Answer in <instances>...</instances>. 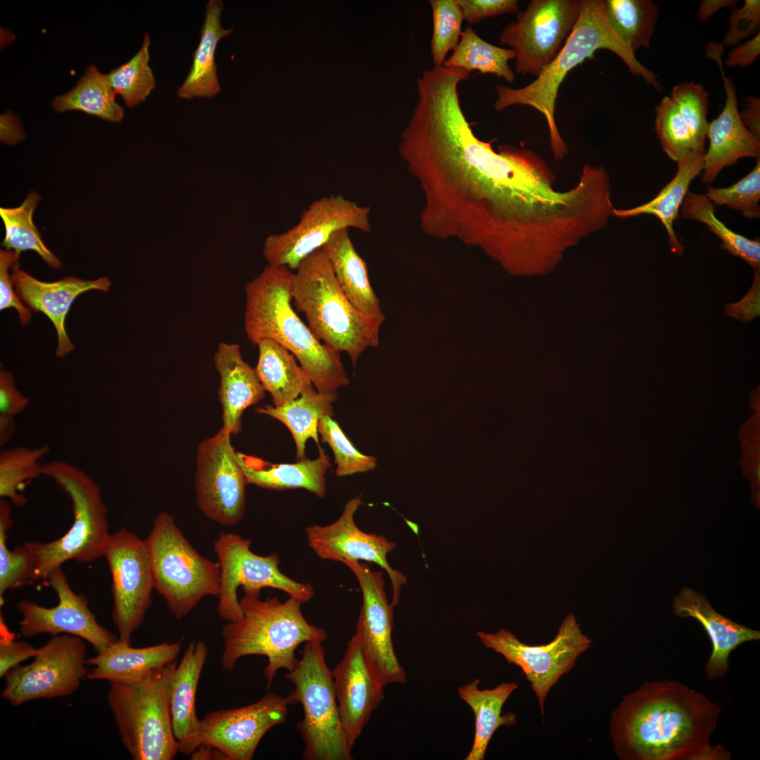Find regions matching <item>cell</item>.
<instances>
[{
  "label": "cell",
  "mask_w": 760,
  "mask_h": 760,
  "mask_svg": "<svg viewBox=\"0 0 760 760\" xmlns=\"http://www.w3.org/2000/svg\"><path fill=\"white\" fill-rule=\"evenodd\" d=\"M458 85L442 79L418 91L399 151L422 190V230L483 249L533 224L547 201L550 175L531 151L505 145L497 153L479 140Z\"/></svg>",
  "instance_id": "1"
},
{
  "label": "cell",
  "mask_w": 760,
  "mask_h": 760,
  "mask_svg": "<svg viewBox=\"0 0 760 760\" xmlns=\"http://www.w3.org/2000/svg\"><path fill=\"white\" fill-rule=\"evenodd\" d=\"M721 707L671 680L648 681L612 711L609 735L621 760H730L712 745Z\"/></svg>",
  "instance_id": "2"
},
{
  "label": "cell",
  "mask_w": 760,
  "mask_h": 760,
  "mask_svg": "<svg viewBox=\"0 0 760 760\" xmlns=\"http://www.w3.org/2000/svg\"><path fill=\"white\" fill-rule=\"evenodd\" d=\"M293 271L287 267L266 266L245 286L243 326L255 346L272 340L298 360L320 393H337L349 384L340 354L320 341L291 305Z\"/></svg>",
  "instance_id": "3"
},
{
  "label": "cell",
  "mask_w": 760,
  "mask_h": 760,
  "mask_svg": "<svg viewBox=\"0 0 760 760\" xmlns=\"http://www.w3.org/2000/svg\"><path fill=\"white\" fill-rule=\"evenodd\" d=\"M599 49H607L616 54L627 65L631 74L642 77L656 90L661 86L654 72L642 65L629 48L619 38L607 16L604 0H581L578 18L562 48L551 63L528 85L511 88L505 85L495 87L497 111L514 105L532 107L542 113L547 122L550 146L556 159L567 153L555 119V101L558 90L566 75L587 58H592Z\"/></svg>",
  "instance_id": "4"
},
{
  "label": "cell",
  "mask_w": 760,
  "mask_h": 760,
  "mask_svg": "<svg viewBox=\"0 0 760 760\" xmlns=\"http://www.w3.org/2000/svg\"><path fill=\"white\" fill-rule=\"evenodd\" d=\"M291 296L314 335L333 350L346 353L353 365L366 349L378 346L385 315L368 316L349 301L322 248L293 271Z\"/></svg>",
  "instance_id": "5"
},
{
  "label": "cell",
  "mask_w": 760,
  "mask_h": 760,
  "mask_svg": "<svg viewBox=\"0 0 760 760\" xmlns=\"http://www.w3.org/2000/svg\"><path fill=\"white\" fill-rule=\"evenodd\" d=\"M239 602L241 618L228 622L222 630L220 662L224 670L232 671L243 657L265 656L268 664L264 675L270 688L279 669L289 671L296 666L295 651L301 643L322 642L327 638L325 630L307 621L302 603L295 598L281 602L276 597L261 600L260 595L244 594Z\"/></svg>",
  "instance_id": "6"
},
{
  "label": "cell",
  "mask_w": 760,
  "mask_h": 760,
  "mask_svg": "<svg viewBox=\"0 0 760 760\" xmlns=\"http://www.w3.org/2000/svg\"><path fill=\"white\" fill-rule=\"evenodd\" d=\"M177 662L132 682H110L109 708L122 742L134 760H171L179 747L170 709V685Z\"/></svg>",
  "instance_id": "7"
},
{
  "label": "cell",
  "mask_w": 760,
  "mask_h": 760,
  "mask_svg": "<svg viewBox=\"0 0 760 760\" xmlns=\"http://www.w3.org/2000/svg\"><path fill=\"white\" fill-rule=\"evenodd\" d=\"M42 476L53 480L72 502L74 520L59 538L34 542L36 564L32 581L46 579L69 560L80 563L103 557L110 534L108 508L96 483L83 470L63 461L44 464Z\"/></svg>",
  "instance_id": "8"
},
{
  "label": "cell",
  "mask_w": 760,
  "mask_h": 760,
  "mask_svg": "<svg viewBox=\"0 0 760 760\" xmlns=\"http://www.w3.org/2000/svg\"><path fill=\"white\" fill-rule=\"evenodd\" d=\"M145 540L151 561L154 589L176 619L187 616L204 597H218L219 563L200 555L168 512L156 516Z\"/></svg>",
  "instance_id": "9"
},
{
  "label": "cell",
  "mask_w": 760,
  "mask_h": 760,
  "mask_svg": "<svg viewBox=\"0 0 760 760\" xmlns=\"http://www.w3.org/2000/svg\"><path fill=\"white\" fill-rule=\"evenodd\" d=\"M285 677L294 685L285 697L288 704L299 703L303 709V718L297 723L305 745L303 759H352L322 642H305L300 659Z\"/></svg>",
  "instance_id": "10"
},
{
  "label": "cell",
  "mask_w": 760,
  "mask_h": 760,
  "mask_svg": "<svg viewBox=\"0 0 760 760\" xmlns=\"http://www.w3.org/2000/svg\"><path fill=\"white\" fill-rule=\"evenodd\" d=\"M251 540L233 533H221L213 543L220 566V591L217 612L224 620L232 622L241 618L237 596L241 585L244 594L260 595V590L272 588L284 591L301 603L315 594L311 585L293 581L279 569L276 554L260 556L250 549Z\"/></svg>",
  "instance_id": "11"
},
{
  "label": "cell",
  "mask_w": 760,
  "mask_h": 760,
  "mask_svg": "<svg viewBox=\"0 0 760 760\" xmlns=\"http://www.w3.org/2000/svg\"><path fill=\"white\" fill-rule=\"evenodd\" d=\"M476 634L484 646L502 655L508 663L521 669L531 683L543 715L545 699L550 690L573 669L578 656L592 643L582 633L573 614L567 615L555 638L545 645L524 643L505 628L495 633L478 631Z\"/></svg>",
  "instance_id": "12"
},
{
  "label": "cell",
  "mask_w": 760,
  "mask_h": 760,
  "mask_svg": "<svg viewBox=\"0 0 760 760\" xmlns=\"http://www.w3.org/2000/svg\"><path fill=\"white\" fill-rule=\"evenodd\" d=\"M84 640L61 634L38 648L33 661L17 666L4 677L1 697L11 706L38 699L63 697L73 694L87 674Z\"/></svg>",
  "instance_id": "13"
},
{
  "label": "cell",
  "mask_w": 760,
  "mask_h": 760,
  "mask_svg": "<svg viewBox=\"0 0 760 760\" xmlns=\"http://www.w3.org/2000/svg\"><path fill=\"white\" fill-rule=\"evenodd\" d=\"M581 0H532L501 31L514 52L516 72L538 77L555 58L580 14Z\"/></svg>",
  "instance_id": "14"
},
{
  "label": "cell",
  "mask_w": 760,
  "mask_h": 760,
  "mask_svg": "<svg viewBox=\"0 0 760 760\" xmlns=\"http://www.w3.org/2000/svg\"><path fill=\"white\" fill-rule=\"evenodd\" d=\"M370 208L342 195H330L313 201L299 222L287 231L266 238L262 255L269 265L294 271L309 255L322 248L331 235L343 229L371 231Z\"/></svg>",
  "instance_id": "15"
},
{
  "label": "cell",
  "mask_w": 760,
  "mask_h": 760,
  "mask_svg": "<svg viewBox=\"0 0 760 760\" xmlns=\"http://www.w3.org/2000/svg\"><path fill=\"white\" fill-rule=\"evenodd\" d=\"M103 557L112 578V619L118 640L131 643L151 605L154 578L146 540L125 528L110 534Z\"/></svg>",
  "instance_id": "16"
},
{
  "label": "cell",
  "mask_w": 760,
  "mask_h": 760,
  "mask_svg": "<svg viewBox=\"0 0 760 760\" xmlns=\"http://www.w3.org/2000/svg\"><path fill=\"white\" fill-rule=\"evenodd\" d=\"M355 574L362 595L355 638L376 682L405 684V671L398 660L392 642L393 607L387 600L383 569L373 571L357 561L344 563Z\"/></svg>",
  "instance_id": "17"
},
{
  "label": "cell",
  "mask_w": 760,
  "mask_h": 760,
  "mask_svg": "<svg viewBox=\"0 0 760 760\" xmlns=\"http://www.w3.org/2000/svg\"><path fill=\"white\" fill-rule=\"evenodd\" d=\"M221 429L198 446L195 488L203 514L223 526H234L243 519L248 482L230 440Z\"/></svg>",
  "instance_id": "18"
},
{
  "label": "cell",
  "mask_w": 760,
  "mask_h": 760,
  "mask_svg": "<svg viewBox=\"0 0 760 760\" xmlns=\"http://www.w3.org/2000/svg\"><path fill=\"white\" fill-rule=\"evenodd\" d=\"M46 579L56 592L58 602L53 607H45L27 600L18 602L16 608L22 616L19 621L22 635H72L88 642L97 653L117 641L114 634L99 623L89 607L87 598L72 589L61 567L53 571Z\"/></svg>",
  "instance_id": "19"
},
{
  "label": "cell",
  "mask_w": 760,
  "mask_h": 760,
  "mask_svg": "<svg viewBox=\"0 0 760 760\" xmlns=\"http://www.w3.org/2000/svg\"><path fill=\"white\" fill-rule=\"evenodd\" d=\"M288 704L285 697L268 693L247 706L210 711L201 720L199 744L217 749L228 760H251L265 734L285 722Z\"/></svg>",
  "instance_id": "20"
},
{
  "label": "cell",
  "mask_w": 760,
  "mask_h": 760,
  "mask_svg": "<svg viewBox=\"0 0 760 760\" xmlns=\"http://www.w3.org/2000/svg\"><path fill=\"white\" fill-rule=\"evenodd\" d=\"M361 505V496L352 498L334 522L306 527L308 543L322 559L343 564L364 560L378 564L390 578L393 589L391 604L394 607L399 603L402 586L407 583L406 576L393 569L387 561V555L395 548L396 544L383 536L365 533L356 526L354 516Z\"/></svg>",
  "instance_id": "21"
},
{
  "label": "cell",
  "mask_w": 760,
  "mask_h": 760,
  "mask_svg": "<svg viewBox=\"0 0 760 760\" xmlns=\"http://www.w3.org/2000/svg\"><path fill=\"white\" fill-rule=\"evenodd\" d=\"M332 676L341 725L351 750L372 711L384 699V687L371 673L353 636Z\"/></svg>",
  "instance_id": "22"
},
{
  "label": "cell",
  "mask_w": 760,
  "mask_h": 760,
  "mask_svg": "<svg viewBox=\"0 0 760 760\" xmlns=\"http://www.w3.org/2000/svg\"><path fill=\"white\" fill-rule=\"evenodd\" d=\"M11 279L15 291L27 307L44 313L53 324L58 338L56 355L63 357L73 348L65 329V319L73 301L91 290L107 292L110 286L108 277L84 280L68 277L51 282L42 281L22 270L18 262L12 267Z\"/></svg>",
  "instance_id": "23"
},
{
  "label": "cell",
  "mask_w": 760,
  "mask_h": 760,
  "mask_svg": "<svg viewBox=\"0 0 760 760\" xmlns=\"http://www.w3.org/2000/svg\"><path fill=\"white\" fill-rule=\"evenodd\" d=\"M722 53L721 50H715L709 56L719 65L726 98L720 115L707 126L709 146L704 156L702 177V182L707 184L712 183L724 167L735 164L740 158L760 157V140L746 128L740 119L735 87L723 70Z\"/></svg>",
  "instance_id": "24"
},
{
  "label": "cell",
  "mask_w": 760,
  "mask_h": 760,
  "mask_svg": "<svg viewBox=\"0 0 760 760\" xmlns=\"http://www.w3.org/2000/svg\"><path fill=\"white\" fill-rule=\"evenodd\" d=\"M678 617L697 620L707 634L712 646L704 671L709 679L724 678L729 671L731 652L744 642L760 639V632L737 623L719 614L698 592L683 587L672 602Z\"/></svg>",
  "instance_id": "25"
},
{
  "label": "cell",
  "mask_w": 760,
  "mask_h": 760,
  "mask_svg": "<svg viewBox=\"0 0 760 760\" xmlns=\"http://www.w3.org/2000/svg\"><path fill=\"white\" fill-rule=\"evenodd\" d=\"M203 641H192L172 674L170 685V709L179 752L191 754L200 745L201 720L196 715V691L208 657Z\"/></svg>",
  "instance_id": "26"
},
{
  "label": "cell",
  "mask_w": 760,
  "mask_h": 760,
  "mask_svg": "<svg viewBox=\"0 0 760 760\" xmlns=\"http://www.w3.org/2000/svg\"><path fill=\"white\" fill-rule=\"evenodd\" d=\"M215 367L220 375L218 395L222 410V429L232 434L241 429V416L251 405L265 397V389L255 368L243 358L241 347L222 342L214 354Z\"/></svg>",
  "instance_id": "27"
},
{
  "label": "cell",
  "mask_w": 760,
  "mask_h": 760,
  "mask_svg": "<svg viewBox=\"0 0 760 760\" xmlns=\"http://www.w3.org/2000/svg\"><path fill=\"white\" fill-rule=\"evenodd\" d=\"M117 640L106 650L87 659L92 666L86 678L109 682H132L146 677L157 669L175 661L181 643L163 642L144 647Z\"/></svg>",
  "instance_id": "28"
},
{
  "label": "cell",
  "mask_w": 760,
  "mask_h": 760,
  "mask_svg": "<svg viewBox=\"0 0 760 760\" xmlns=\"http://www.w3.org/2000/svg\"><path fill=\"white\" fill-rule=\"evenodd\" d=\"M318 448L316 459L305 457L293 464H272L239 452L236 457L248 484L273 490L302 488L322 498L327 490L325 474L330 463L324 450Z\"/></svg>",
  "instance_id": "29"
},
{
  "label": "cell",
  "mask_w": 760,
  "mask_h": 760,
  "mask_svg": "<svg viewBox=\"0 0 760 760\" xmlns=\"http://www.w3.org/2000/svg\"><path fill=\"white\" fill-rule=\"evenodd\" d=\"M322 248L349 301L368 316L383 315L380 301L369 282L367 265L356 251L349 229L334 232Z\"/></svg>",
  "instance_id": "30"
},
{
  "label": "cell",
  "mask_w": 760,
  "mask_h": 760,
  "mask_svg": "<svg viewBox=\"0 0 760 760\" xmlns=\"http://www.w3.org/2000/svg\"><path fill=\"white\" fill-rule=\"evenodd\" d=\"M223 8L224 4L221 0H210L206 4L205 20L198 45L193 54L191 67L177 91L180 99H210L221 90L215 54L219 41L233 30L222 27L220 18Z\"/></svg>",
  "instance_id": "31"
},
{
  "label": "cell",
  "mask_w": 760,
  "mask_h": 760,
  "mask_svg": "<svg viewBox=\"0 0 760 760\" xmlns=\"http://www.w3.org/2000/svg\"><path fill=\"white\" fill-rule=\"evenodd\" d=\"M481 680L474 679L457 690L459 697L472 709L475 715V735L473 745L465 760H483L492 736L502 726L517 723L516 714H502V709L510 695L518 688L516 683H502L493 689L479 688Z\"/></svg>",
  "instance_id": "32"
},
{
  "label": "cell",
  "mask_w": 760,
  "mask_h": 760,
  "mask_svg": "<svg viewBox=\"0 0 760 760\" xmlns=\"http://www.w3.org/2000/svg\"><path fill=\"white\" fill-rule=\"evenodd\" d=\"M704 153L692 152L678 161L676 175L654 198L633 208H614L613 215L622 218L644 214L656 216L667 232L672 251L681 254L684 248L677 239L673 223L691 182L703 170Z\"/></svg>",
  "instance_id": "33"
},
{
  "label": "cell",
  "mask_w": 760,
  "mask_h": 760,
  "mask_svg": "<svg viewBox=\"0 0 760 760\" xmlns=\"http://www.w3.org/2000/svg\"><path fill=\"white\" fill-rule=\"evenodd\" d=\"M337 393H319L310 384L296 399L282 405H267L256 408L260 414L282 422L290 431L296 447V457H305L306 441L312 438L319 447L318 425L324 416H333V403Z\"/></svg>",
  "instance_id": "34"
},
{
  "label": "cell",
  "mask_w": 760,
  "mask_h": 760,
  "mask_svg": "<svg viewBox=\"0 0 760 760\" xmlns=\"http://www.w3.org/2000/svg\"><path fill=\"white\" fill-rule=\"evenodd\" d=\"M258 360L255 368L274 405H282L298 398L312 384L296 357L278 343L263 339L258 344Z\"/></svg>",
  "instance_id": "35"
},
{
  "label": "cell",
  "mask_w": 760,
  "mask_h": 760,
  "mask_svg": "<svg viewBox=\"0 0 760 760\" xmlns=\"http://www.w3.org/2000/svg\"><path fill=\"white\" fill-rule=\"evenodd\" d=\"M115 97L106 75L91 65L70 91L53 99L52 106L58 112L80 110L111 122H119L123 118L124 110Z\"/></svg>",
  "instance_id": "36"
},
{
  "label": "cell",
  "mask_w": 760,
  "mask_h": 760,
  "mask_svg": "<svg viewBox=\"0 0 760 760\" xmlns=\"http://www.w3.org/2000/svg\"><path fill=\"white\" fill-rule=\"evenodd\" d=\"M513 58L514 52L512 49L488 43L468 25L462 31L458 44L443 65L461 68L469 72L477 70L481 73L493 74L512 83L515 75L508 62Z\"/></svg>",
  "instance_id": "37"
},
{
  "label": "cell",
  "mask_w": 760,
  "mask_h": 760,
  "mask_svg": "<svg viewBox=\"0 0 760 760\" xmlns=\"http://www.w3.org/2000/svg\"><path fill=\"white\" fill-rule=\"evenodd\" d=\"M40 199L36 192L31 191L19 206L0 208L5 229L1 244L6 250L18 254L33 251L51 267L58 269L61 267L60 260L46 246L33 222V214Z\"/></svg>",
  "instance_id": "38"
},
{
  "label": "cell",
  "mask_w": 760,
  "mask_h": 760,
  "mask_svg": "<svg viewBox=\"0 0 760 760\" xmlns=\"http://www.w3.org/2000/svg\"><path fill=\"white\" fill-rule=\"evenodd\" d=\"M609 20L619 38L635 53L649 48L659 17L652 0H606Z\"/></svg>",
  "instance_id": "39"
},
{
  "label": "cell",
  "mask_w": 760,
  "mask_h": 760,
  "mask_svg": "<svg viewBox=\"0 0 760 760\" xmlns=\"http://www.w3.org/2000/svg\"><path fill=\"white\" fill-rule=\"evenodd\" d=\"M716 206L705 194L688 191L681 205V215L707 226L721 241V246L730 253L742 258L756 271L760 267V242L746 238L727 227L715 215Z\"/></svg>",
  "instance_id": "40"
},
{
  "label": "cell",
  "mask_w": 760,
  "mask_h": 760,
  "mask_svg": "<svg viewBox=\"0 0 760 760\" xmlns=\"http://www.w3.org/2000/svg\"><path fill=\"white\" fill-rule=\"evenodd\" d=\"M49 448L44 445L37 448L13 447L4 449L0 453V497L21 507L26 498L20 490L25 483L42 475V459Z\"/></svg>",
  "instance_id": "41"
},
{
  "label": "cell",
  "mask_w": 760,
  "mask_h": 760,
  "mask_svg": "<svg viewBox=\"0 0 760 760\" xmlns=\"http://www.w3.org/2000/svg\"><path fill=\"white\" fill-rule=\"evenodd\" d=\"M9 501H0V605L8 590L16 589L32 580L36 556L34 542H27L11 550L6 544L13 524Z\"/></svg>",
  "instance_id": "42"
},
{
  "label": "cell",
  "mask_w": 760,
  "mask_h": 760,
  "mask_svg": "<svg viewBox=\"0 0 760 760\" xmlns=\"http://www.w3.org/2000/svg\"><path fill=\"white\" fill-rule=\"evenodd\" d=\"M150 44V37L146 33L139 51L127 63L106 74L114 94L121 96L129 107L145 101L156 88V80L149 66Z\"/></svg>",
  "instance_id": "43"
},
{
  "label": "cell",
  "mask_w": 760,
  "mask_h": 760,
  "mask_svg": "<svg viewBox=\"0 0 760 760\" xmlns=\"http://www.w3.org/2000/svg\"><path fill=\"white\" fill-rule=\"evenodd\" d=\"M429 3L433 22L431 56L434 66H441L460 42L464 17L457 0H429Z\"/></svg>",
  "instance_id": "44"
},
{
  "label": "cell",
  "mask_w": 760,
  "mask_h": 760,
  "mask_svg": "<svg viewBox=\"0 0 760 760\" xmlns=\"http://www.w3.org/2000/svg\"><path fill=\"white\" fill-rule=\"evenodd\" d=\"M670 98L690 129L695 151L704 153L708 126V94L704 87L694 82L678 83L673 87Z\"/></svg>",
  "instance_id": "45"
},
{
  "label": "cell",
  "mask_w": 760,
  "mask_h": 760,
  "mask_svg": "<svg viewBox=\"0 0 760 760\" xmlns=\"http://www.w3.org/2000/svg\"><path fill=\"white\" fill-rule=\"evenodd\" d=\"M655 129L667 156L678 162L695 152L692 134L679 110L669 96L657 106Z\"/></svg>",
  "instance_id": "46"
},
{
  "label": "cell",
  "mask_w": 760,
  "mask_h": 760,
  "mask_svg": "<svg viewBox=\"0 0 760 760\" xmlns=\"http://www.w3.org/2000/svg\"><path fill=\"white\" fill-rule=\"evenodd\" d=\"M318 433L321 441L327 443L334 452L337 476L367 472L376 467V459L359 452L331 416H324L319 420Z\"/></svg>",
  "instance_id": "47"
},
{
  "label": "cell",
  "mask_w": 760,
  "mask_h": 760,
  "mask_svg": "<svg viewBox=\"0 0 760 760\" xmlns=\"http://www.w3.org/2000/svg\"><path fill=\"white\" fill-rule=\"evenodd\" d=\"M716 207L726 205L739 210L747 219L760 217V159L745 177L726 188L707 187L705 194Z\"/></svg>",
  "instance_id": "48"
},
{
  "label": "cell",
  "mask_w": 760,
  "mask_h": 760,
  "mask_svg": "<svg viewBox=\"0 0 760 760\" xmlns=\"http://www.w3.org/2000/svg\"><path fill=\"white\" fill-rule=\"evenodd\" d=\"M760 1L745 0L742 6L734 8L729 16L728 28L723 44L736 46L759 32Z\"/></svg>",
  "instance_id": "49"
},
{
  "label": "cell",
  "mask_w": 760,
  "mask_h": 760,
  "mask_svg": "<svg viewBox=\"0 0 760 760\" xmlns=\"http://www.w3.org/2000/svg\"><path fill=\"white\" fill-rule=\"evenodd\" d=\"M20 254L13 251H0V310L15 309L23 326L32 319V310L25 306L17 293L9 274V270L18 261Z\"/></svg>",
  "instance_id": "50"
},
{
  "label": "cell",
  "mask_w": 760,
  "mask_h": 760,
  "mask_svg": "<svg viewBox=\"0 0 760 760\" xmlns=\"http://www.w3.org/2000/svg\"><path fill=\"white\" fill-rule=\"evenodd\" d=\"M464 20L469 24L518 11L516 0H457Z\"/></svg>",
  "instance_id": "51"
},
{
  "label": "cell",
  "mask_w": 760,
  "mask_h": 760,
  "mask_svg": "<svg viewBox=\"0 0 760 760\" xmlns=\"http://www.w3.org/2000/svg\"><path fill=\"white\" fill-rule=\"evenodd\" d=\"M38 649L27 642L15 638H1L0 641V677L4 678L12 669L30 657H34Z\"/></svg>",
  "instance_id": "52"
},
{
  "label": "cell",
  "mask_w": 760,
  "mask_h": 760,
  "mask_svg": "<svg viewBox=\"0 0 760 760\" xmlns=\"http://www.w3.org/2000/svg\"><path fill=\"white\" fill-rule=\"evenodd\" d=\"M29 400L16 388L8 371L0 372V415L15 417L27 407Z\"/></svg>",
  "instance_id": "53"
},
{
  "label": "cell",
  "mask_w": 760,
  "mask_h": 760,
  "mask_svg": "<svg viewBox=\"0 0 760 760\" xmlns=\"http://www.w3.org/2000/svg\"><path fill=\"white\" fill-rule=\"evenodd\" d=\"M760 54V32L734 47L725 61L727 67H746L751 65Z\"/></svg>",
  "instance_id": "54"
},
{
  "label": "cell",
  "mask_w": 760,
  "mask_h": 760,
  "mask_svg": "<svg viewBox=\"0 0 760 760\" xmlns=\"http://www.w3.org/2000/svg\"><path fill=\"white\" fill-rule=\"evenodd\" d=\"M739 115L746 128L760 140V99L753 95L745 97Z\"/></svg>",
  "instance_id": "55"
},
{
  "label": "cell",
  "mask_w": 760,
  "mask_h": 760,
  "mask_svg": "<svg viewBox=\"0 0 760 760\" xmlns=\"http://www.w3.org/2000/svg\"><path fill=\"white\" fill-rule=\"evenodd\" d=\"M1 140L8 144H15L24 137L18 117L11 111L1 115Z\"/></svg>",
  "instance_id": "56"
},
{
  "label": "cell",
  "mask_w": 760,
  "mask_h": 760,
  "mask_svg": "<svg viewBox=\"0 0 760 760\" xmlns=\"http://www.w3.org/2000/svg\"><path fill=\"white\" fill-rule=\"evenodd\" d=\"M737 0H703L698 8V17L701 20H707L718 11L724 8H735Z\"/></svg>",
  "instance_id": "57"
},
{
  "label": "cell",
  "mask_w": 760,
  "mask_h": 760,
  "mask_svg": "<svg viewBox=\"0 0 760 760\" xmlns=\"http://www.w3.org/2000/svg\"><path fill=\"white\" fill-rule=\"evenodd\" d=\"M190 756L194 760H228L220 750L205 745H201Z\"/></svg>",
  "instance_id": "58"
},
{
  "label": "cell",
  "mask_w": 760,
  "mask_h": 760,
  "mask_svg": "<svg viewBox=\"0 0 760 760\" xmlns=\"http://www.w3.org/2000/svg\"><path fill=\"white\" fill-rule=\"evenodd\" d=\"M15 417L0 415V445H5L15 432Z\"/></svg>",
  "instance_id": "59"
},
{
  "label": "cell",
  "mask_w": 760,
  "mask_h": 760,
  "mask_svg": "<svg viewBox=\"0 0 760 760\" xmlns=\"http://www.w3.org/2000/svg\"><path fill=\"white\" fill-rule=\"evenodd\" d=\"M756 474H758V479H759V478H760V468L759 467H758V471L756 472Z\"/></svg>",
  "instance_id": "60"
}]
</instances>
